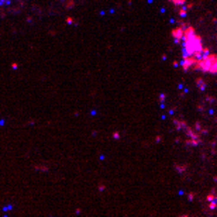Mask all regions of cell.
<instances>
[{"mask_svg":"<svg viewBox=\"0 0 217 217\" xmlns=\"http://www.w3.org/2000/svg\"><path fill=\"white\" fill-rule=\"evenodd\" d=\"M10 3H11V0H0V6H7Z\"/></svg>","mask_w":217,"mask_h":217,"instance_id":"8992f818","label":"cell"},{"mask_svg":"<svg viewBox=\"0 0 217 217\" xmlns=\"http://www.w3.org/2000/svg\"><path fill=\"white\" fill-rule=\"evenodd\" d=\"M169 1H171V3H173V4H175L176 7L183 6V4L186 3V0H169Z\"/></svg>","mask_w":217,"mask_h":217,"instance_id":"5b68a950","label":"cell"},{"mask_svg":"<svg viewBox=\"0 0 217 217\" xmlns=\"http://www.w3.org/2000/svg\"><path fill=\"white\" fill-rule=\"evenodd\" d=\"M203 42L202 38L195 32L193 27H186L183 35V55H195L198 58L203 57Z\"/></svg>","mask_w":217,"mask_h":217,"instance_id":"6da1fadb","label":"cell"},{"mask_svg":"<svg viewBox=\"0 0 217 217\" xmlns=\"http://www.w3.org/2000/svg\"><path fill=\"white\" fill-rule=\"evenodd\" d=\"M210 64H209V70L207 73H217V55L216 54H209Z\"/></svg>","mask_w":217,"mask_h":217,"instance_id":"277c9868","label":"cell"},{"mask_svg":"<svg viewBox=\"0 0 217 217\" xmlns=\"http://www.w3.org/2000/svg\"><path fill=\"white\" fill-rule=\"evenodd\" d=\"M185 26H179L176 27L172 31V38L176 41V42H180V40H183V35H185Z\"/></svg>","mask_w":217,"mask_h":217,"instance_id":"3957f363","label":"cell"},{"mask_svg":"<svg viewBox=\"0 0 217 217\" xmlns=\"http://www.w3.org/2000/svg\"><path fill=\"white\" fill-rule=\"evenodd\" d=\"M198 61H199V58L195 57V55H188V57H185L183 61H182V68H183V70L193 69L195 65L198 64Z\"/></svg>","mask_w":217,"mask_h":217,"instance_id":"7a4b0ae2","label":"cell"}]
</instances>
